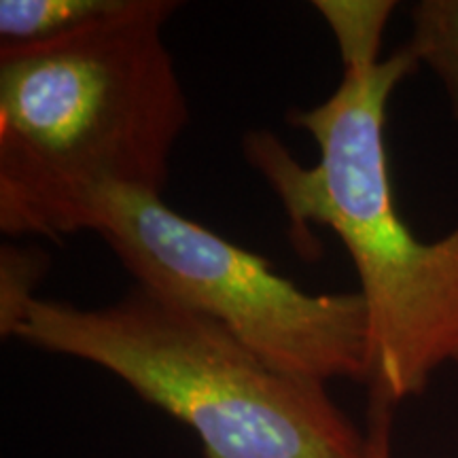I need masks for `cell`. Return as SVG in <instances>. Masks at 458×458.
<instances>
[{
	"mask_svg": "<svg viewBox=\"0 0 458 458\" xmlns=\"http://www.w3.org/2000/svg\"><path fill=\"white\" fill-rule=\"evenodd\" d=\"M181 3L119 0L60 37L0 43V229L45 236L91 189L164 193L189 105L164 28Z\"/></svg>",
	"mask_w": 458,
	"mask_h": 458,
	"instance_id": "cell-2",
	"label": "cell"
},
{
	"mask_svg": "<svg viewBox=\"0 0 458 458\" xmlns=\"http://www.w3.org/2000/svg\"><path fill=\"white\" fill-rule=\"evenodd\" d=\"M411 34L405 43L418 64L439 79L458 122V0H420L410 9Z\"/></svg>",
	"mask_w": 458,
	"mask_h": 458,
	"instance_id": "cell-5",
	"label": "cell"
},
{
	"mask_svg": "<svg viewBox=\"0 0 458 458\" xmlns=\"http://www.w3.org/2000/svg\"><path fill=\"white\" fill-rule=\"evenodd\" d=\"M11 340L111 371L198 435L204 458H368L318 380L286 374L232 331L145 286L102 308L34 300Z\"/></svg>",
	"mask_w": 458,
	"mask_h": 458,
	"instance_id": "cell-3",
	"label": "cell"
},
{
	"mask_svg": "<svg viewBox=\"0 0 458 458\" xmlns=\"http://www.w3.org/2000/svg\"><path fill=\"white\" fill-rule=\"evenodd\" d=\"M391 418L393 405L369 399L368 422V458H393L391 454Z\"/></svg>",
	"mask_w": 458,
	"mask_h": 458,
	"instance_id": "cell-8",
	"label": "cell"
},
{
	"mask_svg": "<svg viewBox=\"0 0 458 458\" xmlns=\"http://www.w3.org/2000/svg\"><path fill=\"white\" fill-rule=\"evenodd\" d=\"M119 0H3V43H34L60 37L108 13Z\"/></svg>",
	"mask_w": 458,
	"mask_h": 458,
	"instance_id": "cell-6",
	"label": "cell"
},
{
	"mask_svg": "<svg viewBox=\"0 0 458 458\" xmlns=\"http://www.w3.org/2000/svg\"><path fill=\"white\" fill-rule=\"evenodd\" d=\"M342 54V81L327 100L291 108L286 119L312 136L318 164L300 165L272 131L244 136L259 172L293 225L329 227L348 250L369 314V399L397 405L420 394L444 365L458 363V225L422 242L394 206L386 153V106L416 71L408 45L380 57L388 0H317Z\"/></svg>",
	"mask_w": 458,
	"mask_h": 458,
	"instance_id": "cell-1",
	"label": "cell"
},
{
	"mask_svg": "<svg viewBox=\"0 0 458 458\" xmlns=\"http://www.w3.org/2000/svg\"><path fill=\"white\" fill-rule=\"evenodd\" d=\"M105 240L139 286L202 312L286 374L368 385L369 314L363 295L301 291L266 257L221 238L162 193L105 185L79 198L57 225Z\"/></svg>",
	"mask_w": 458,
	"mask_h": 458,
	"instance_id": "cell-4",
	"label": "cell"
},
{
	"mask_svg": "<svg viewBox=\"0 0 458 458\" xmlns=\"http://www.w3.org/2000/svg\"><path fill=\"white\" fill-rule=\"evenodd\" d=\"M49 270V255L38 246L3 244L0 249V335L11 340L32 306L37 284Z\"/></svg>",
	"mask_w": 458,
	"mask_h": 458,
	"instance_id": "cell-7",
	"label": "cell"
}]
</instances>
